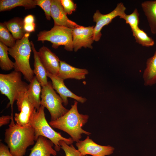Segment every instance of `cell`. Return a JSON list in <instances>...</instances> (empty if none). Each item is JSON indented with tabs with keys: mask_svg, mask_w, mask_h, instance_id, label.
<instances>
[{
	"mask_svg": "<svg viewBox=\"0 0 156 156\" xmlns=\"http://www.w3.org/2000/svg\"><path fill=\"white\" fill-rule=\"evenodd\" d=\"M12 114L10 123L5 130L4 141L13 156H23L27 148L34 143L35 130L31 126L21 127L17 125Z\"/></svg>",
	"mask_w": 156,
	"mask_h": 156,
	"instance_id": "cell-1",
	"label": "cell"
},
{
	"mask_svg": "<svg viewBox=\"0 0 156 156\" xmlns=\"http://www.w3.org/2000/svg\"><path fill=\"white\" fill-rule=\"evenodd\" d=\"M77 104V101H75L66 114L57 119L51 120L49 122L52 127L63 131L69 135L74 142H76L80 140L82 134H91L82 128L88 122L89 116L79 113Z\"/></svg>",
	"mask_w": 156,
	"mask_h": 156,
	"instance_id": "cell-2",
	"label": "cell"
},
{
	"mask_svg": "<svg viewBox=\"0 0 156 156\" xmlns=\"http://www.w3.org/2000/svg\"><path fill=\"white\" fill-rule=\"evenodd\" d=\"M29 35L30 33L26 32L21 39L16 40L14 45L9 48L8 53L15 60L14 70L21 72L30 83L34 76L29 63L32 49L29 39Z\"/></svg>",
	"mask_w": 156,
	"mask_h": 156,
	"instance_id": "cell-3",
	"label": "cell"
},
{
	"mask_svg": "<svg viewBox=\"0 0 156 156\" xmlns=\"http://www.w3.org/2000/svg\"><path fill=\"white\" fill-rule=\"evenodd\" d=\"M44 108L41 105L39 109L34 112L30 120V125L35 130L36 141L39 136L44 137L53 142L55 149L59 151L61 148L60 141L64 140L69 145L73 144L74 141L71 138H65L53 129L46 119Z\"/></svg>",
	"mask_w": 156,
	"mask_h": 156,
	"instance_id": "cell-4",
	"label": "cell"
},
{
	"mask_svg": "<svg viewBox=\"0 0 156 156\" xmlns=\"http://www.w3.org/2000/svg\"><path fill=\"white\" fill-rule=\"evenodd\" d=\"M22 73L14 70L8 74H0V91L9 100L12 113L15 101L27 92L29 84L23 81Z\"/></svg>",
	"mask_w": 156,
	"mask_h": 156,
	"instance_id": "cell-5",
	"label": "cell"
},
{
	"mask_svg": "<svg viewBox=\"0 0 156 156\" xmlns=\"http://www.w3.org/2000/svg\"><path fill=\"white\" fill-rule=\"evenodd\" d=\"M72 30V29L65 27L54 26L49 30L40 31L37 35V40L42 42L45 41H49L54 49H57L60 46H64L66 50L72 51L73 50Z\"/></svg>",
	"mask_w": 156,
	"mask_h": 156,
	"instance_id": "cell-6",
	"label": "cell"
},
{
	"mask_svg": "<svg viewBox=\"0 0 156 156\" xmlns=\"http://www.w3.org/2000/svg\"><path fill=\"white\" fill-rule=\"evenodd\" d=\"M41 98V105L48 110L51 121L57 119L69 110L63 105V100L54 90L50 81H48L46 85L42 87Z\"/></svg>",
	"mask_w": 156,
	"mask_h": 156,
	"instance_id": "cell-7",
	"label": "cell"
},
{
	"mask_svg": "<svg viewBox=\"0 0 156 156\" xmlns=\"http://www.w3.org/2000/svg\"><path fill=\"white\" fill-rule=\"evenodd\" d=\"M126 8L122 2L118 3L115 9L110 12L106 14H103L99 10H97L93 16V21L96 23L94 28L93 39L98 41L102 36L101 32L102 28L110 23L112 20L119 16L120 18L123 19L126 14Z\"/></svg>",
	"mask_w": 156,
	"mask_h": 156,
	"instance_id": "cell-8",
	"label": "cell"
},
{
	"mask_svg": "<svg viewBox=\"0 0 156 156\" xmlns=\"http://www.w3.org/2000/svg\"><path fill=\"white\" fill-rule=\"evenodd\" d=\"M76 145L81 156L89 155L92 156L109 155L114 152V148L110 145L102 146L97 144L89 136L83 140L76 142Z\"/></svg>",
	"mask_w": 156,
	"mask_h": 156,
	"instance_id": "cell-9",
	"label": "cell"
},
{
	"mask_svg": "<svg viewBox=\"0 0 156 156\" xmlns=\"http://www.w3.org/2000/svg\"><path fill=\"white\" fill-rule=\"evenodd\" d=\"M16 101L17 108L20 112L14 114V119L16 123L21 127L30 126L31 118L36 110L29 100L27 92Z\"/></svg>",
	"mask_w": 156,
	"mask_h": 156,
	"instance_id": "cell-10",
	"label": "cell"
},
{
	"mask_svg": "<svg viewBox=\"0 0 156 156\" xmlns=\"http://www.w3.org/2000/svg\"><path fill=\"white\" fill-rule=\"evenodd\" d=\"M94 27L80 26L73 29L72 41L73 49L77 51L82 47L93 48Z\"/></svg>",
	"mask_w": 156,
	"mask_h": 156,
	"instance_id": "cell-11",
	"label": "cell"
},
{
	"mask_svg": "<svg viewBox=\"0 0 156 156\" xmlns=\"http://www.w3.org/2000/svg\"><path fill=\"white\" fill-rule=\"evenodd\" d=\"M47 77L52 81L53 88L59 94L63 100L64 105H66L68 103V97L73 99L81 103H84L87 101L85 98L77 96L69 90L65 85L64 80L62 79L47 71Z\"/></svg>",
	"mask_w": 156,
	"mask_h": 156,
	"instance_id": "cell-12",
	"label": "cell"
},
{
	"mask_svg": "<svg viewBox=\"0 0 156 156\" xmlns=\"http://www.w3.org/2000/svg\"><path fill=\"white\" fill-rule=\"evenodd\" d=\"M51 14L54 21V26H64L72 29L80 26L68 18L60 0H51Z\"/></svg>",
	"mask_w": 156,
	"mask_h": 156,
	"instance_id": "cell-13",
	"label": "cell"
},
{
	"mask_svg": "<svg viewBox=\"0 0 156 156\" xmlns=\"http://www.w3.org/2000/svg\"><path fill=\"white\" fill-rule=\"evenodd\" d=\"M40 60L47 72L57 75L60 68L58 57L48 47L43 46L38 52Z\"/></svg>",
	"mask_w": 156,
	"mask_h": 156,
	"instance_id": "cell-14",
	"label": "cell"
},
{
	"mask_svg": "<svg viewBox=\"0 0 156 156\" xmlns=\"http://www.w3.org/2000/svg\"><path fill=\"white\" fill-rule=\"evenodd\" d=\"M33 147L30 149L29 156H55L57 151L53 148L54 144L46 138L39 136Z\"/></svg>",
	"mask_w": 156,
	"mask_h": 156,
	"instance_id": "cell-15",
	"label": "cell"
},
{
	"mask_svg": "<svg viewBox=\"0 0 156 156\" xmlns=\"http://www.w3.org/2000/svg\"><path fill=\"white\" fill-rule=\"evenodd\" d=\"M88 73L86 69L77 68L60 60V69L57 76L64 80L68 79L81 80L85 79Z\"/></svg>",
	"mask_w": 156,
	"mask_h": 156,
	"instance_id": "cell-16",
	"label": "cell"
},
{
	"mask_svg": "<svg viewBox=\"0 0 156 156\" xmlns=\"http://www.w3.org/2000/svg\"><path fill=\"white\" fill-rule=\"evenodd\" d=\"M30 43L34 59L33 72L42 87H43L46 85L48 82L47 71L40 60L38 52L36 50L33 42L30 41Z\"/></svg>",
	"mask_w": 156,
	"mask_h": 156,
	"instance_id": "cell-17",
	"label": "cell"
},
{
	"mask_svg": "<svg viewBox=\"0 0 156 156\" xmlns=\"http://www.w3.org/2000/svg\"><path fill=\"white\" fill-rule=\"evenodd\" d=\"M41 86L34 76L29 84L27 94L30 101L36 110H38L41 106Z\"/></svg>",
	"mask_w": 156,
	"mask_h": 156,
	"instance_id": "cell-18",
	"label": "cell"
},
{
	"mask_svg": "<svg viewBox=\"0 0 156 156\" xmlns=\"http://www.w3.org/2000/svg\"><path fill=\"white\" fill-rule=\"evenodd\" d=\"M141 6L147 18L151 32L156 34V0L144 1Z\"/></svg>",
	"mask_w": 156,
	"mask_h": 156,
	"instance_id": "cell-19",
	"label": "cell"
},
{
	"mask_svg": "<svg viewBox=\"0 0 156 156\" xmlns=\"http://www.w3.org/2000/svg\"><path fill=\"white\" fill-rule=\"evenodd\" d=\"M3 23L16 40L21 39L26 33L24 29L23 19L21 18H14Z\"/></svg>",
	"mask_w": 156,
	"mask_h": 156,
	"instance_id": "cell-20",
	"label": "cell"
},
{
	"mask_svg": "<svg viewBox=\"0 0 156 156\" xmlns=\"http://www.w3.org/2000/svg\"><path fill=\"white\" fill-rule=\"evenodd\" d=\"M36 0H1L0 11L9 10L14 8L23 7L26 9H29L36 7Z\"/></svg>",
	"mask_w": 156,
	"mask_h": 156,
	"instance_id": "cell-21",
	"label": "cell"
},
{
	"mask_svg": "<svg viewBox=\"0 0 156 156\" xmlns=\"http://www.w3.org/2000/svg\"><path fill=\"white\" fill-rule=\"evenodd\" d=\"M143 78L145 86H151L156 83V51L153 55L147 60Z\"/></svg>",
	"mask_w": 156,
	"mask_h": 156,
	"instance_id": "cell-22",
	"label": "cell"
},
{
	"mask_svg": "<svg viewBox=\"0 0 156 156\" xmlns=\"http://www.w3.org/2000/svg\"><path fill=\"white\" fill-rule=\"evenodd\" d=\"M9 48L0 42V67L3 70L9 71L14 68V62L8 56Z\"/></svg>",
	"mask_w": 156,
	"mask_h": 156,
	"instance_id": "cell-23",
	"label": "cell"
},
{
	"mask_svg": "<svg viewBox=\"0 0 156 156\" xmlns=\"http://www.w3.org/2000/svg\"><path fill=\"white\" fill-rule=\"evenodd\" d=\"M131 30L136 42L146 47L152 46L154 45V40L149 36L143 29L138 27Z\"/></svg>",
	"mask_w": 156,
	"mask_h": 156,
	"instance_id": "cell-24",
	"label": "cell"
},
{
	"mask_svg": "<svg viewBox=\"0 0 156 156\" xmlns=\"http://www.w3.org/2000/svg\"><path fill=\"white\" fill-rule=\"evenodd\" d=\"M16 40L11 34L4 23H0V41L9 48L14 46Z\"/></svg>",
	"mask_w": 156,
	"mask_h": 156,
	"instance_id": "cell-25",
	"label": "cell"
},
{
	"mask_svg": "<svg viewBox=\"0 0 156 156\" xmlns=\"http://www.w3.org/2000/svg\"><path fill=\"white\" fill-rule=\"evenodd\" d=\"M139 16L138 10L135 8L131 14H126L123 19L125 20L127 24L129 25L131 29H135L139 27Z\"/></svg>",
	"mask_w": 156,
	"mask_h": 156,
	"instance_id": "cell-26",
	"label": "cell"
},
{
	"mask_svg": "<svg viewBox=\"0 0 156 156\" xmlns=\"http://www.w3.org/2000/svg\"><path fill=\"white\" fill-rule=\"evenodd\" d=\"M59 143L61 148L65 152V156H81L80 152L72 144L69 145L64 140L60 141Z\"/></svg>",
	"mask_w": 156,
	"mask_h": 156,
	"instance_id": "cell-27",
	"label": "cell"
},
{
	"mask_svg": "<svg viewBox=\"0 0 156 156\" xmlns=\"http://www.w3.org/2000/svg\"><path fill=\"white\" fill-rule=\"evenodd\" d=\"M36 5L40 7L44 11L47 20L51 19V0H36Z\"/></svg>",
	"mask_w": 156,
	"mask_h": 156,
	"instance_id": "cell-28",
	"label": "cell"
},
{
	"mask_svg": "<svg viewBox=\"0 0 156 156\" xmlns=\"http://www.w3.org/2000/svg\"><path fill=\"white\" fill-rule=\"evenodd\" d=\"M60 2L65 12L67 14H71L76 9L77 5L71 0H60Z\"/></svg>",
	"mask_w": 156,
	"mask_h": 156,
	"instance_id": "cell-29",
	"label": "cell"
},
{
	"mask_svg": "<svg viewBox=\"0 0 156 156\" xmlns=\"http://www.w3.org/2000/svg\"><path fill=\"white\" fill-rule=\"evenodd\" d=\"M0 156H13L8 146L2 142L0 143Z\"/></svg>",
	"mask_w": 156,
	"mask_h": 156,
	"instance_id": "cell-30",
	"label": "cell"
},
{
	"mask_svg": "<svg viewBox=\"0 0 156 156\" xmlns=\"http://www.w3.org/2000/svg\"><path fill=\"white\" fill-rule=\"evenodd\" d=\"M12 114L11 116L9 115H3L0 117V127L7 125L9 123L12 117Z\"/></svg>",
	"mask_w": 156,
	"mask_h": 156,
	"instance_id": "cell-31",
	"label": "cell"
},
{
	"mask_svg": "<svg viewBox=\"0 0 156 156\" xmlns=\"http://www.w3.org/2000/svg\"><path fill=\"white\" fill-rule=\"evenodd\" d=\"M36 24L35 23L26 24H24V29L26 32L30 33L35 31Z\"/></svg>",
	"mask_w": 156,
	"mask_h": 156,
	"instance_id": "cell-32",
	"label": "cell"
},
{
	"mask_svg": "<svg viewBox=\"0 0 156 156\" xmlns=\"http://www.w3.org/2000/svg\"><path fill=\"white\" fill-rule=\"evenodd\" d=\"M34 17L31 14L27 15L23 19L24 24H31L34 23Z\"/></svg>",
	"mask_w": 156,
	"mask_h": 156,
	"instance_id": "cell-33",
	"label": "cell"
}]
</instances>
